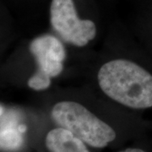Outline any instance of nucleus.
<instances>
[{"instance_id": "nucleus-5", "label": "nucleus", "mask_w": 152, "mask_h": 152, "mask_svg": "<svg viewBox=\"0 0 152 152\" xmlns=\"http://www.w3.org/2000/svg\"><path fill=\"white\" fill-rule=\"evenodd\" d=\"M86 144L61 127L50 130L46 137V146L50 152H90Z\"/></svg>"}, {"instance_id": "nucleus-7", "label": "nucleus", "mask_w": 152, "mask_h": 152, "mask_svg": "<svg viewBox=\"0 0 152 152\" xmlns=\"http://www.w3.org/2000/svg\"><path fill=\"white\" fill-rule=\"evenodd\" d=\"M119 152H145V151H143L141 149H139V148H128V149H125L124 151H121Z\"/></svg>"}, {"instance_id": "nucleus-6", "label": "nucleus", "mask_w": 152, "mask_h": 152, "mask_svg": "<svg viewBox=\"0 0 152 152\" xmlns=\"http://www.w3.org/2000/svg\"><path fill=\"white\" fill-rule=\"evenodd\" d=\"M23 132L20 125L6 123L0 129V150L4 151H15L19 150L23 144Z\"/></svg>"}, {"instance_id": "nucleus-3", "label": "nucleus", "mask_w": 152, "mask_h": 152, "mask_svg": "<svg viewBox=\"0 0 152 152\" xmlns=\"http://www.w3.org/2000/svg\"><path fill=\"white\" fill-rule=\"evenodd\" d=\"M30 52L37 64V70L28 80V86L35 91L50 87L52 79L64 70L66 50L58 37L43 35L36 37L30 44Z\"/></svg>"}, {"instance_id": "nucleus-1", "label": "nucleus", "mask_w": 152, "mask_h": 152, "mask_svg": "<svg viewBox=\"0 0 152 152\" xmlns=\"http://www.w3.org/2000/svg\"><path fill=\"white\" fill-rule=\"evenodd\" d=\"M98 86L113 101L133 109L152 107V75L134 62L110 60L97 73Z\"/></svg>"}, {"instance_id": "nucleus-8", "label": "nucleus", "mask_w": 152, "mask_h": 152, "mask_svg": "<svg viewBox=\"0 0 152 152\" xmlns=\"http://www.w3.org/2000/svg\"><path fill=\"white\" fill-rule=\"evenodd\" d=\"M3 113H4V108H3L2 106H0V117L3 115Z\"/></svg>"}, {"instance_id": "nucleus-2", "label": "nucleus", "mask_w": 152, "mask_h": 152, "mask_svg": "<svg viewBox=\"0 0 152 152\" xmlns=\"http://www.w3.org/2000/svg\"><path fill=\"white\" fill-rule=\"evenodd\" d=\"M52 118L58 127L65 129L87 145L104 148L116 139L114 129L82 104L62 101L53 107Z\"/></svg>"}, {"instance_id": "nucleus-4", "label": "nucleus", "mask_w": 152, "mask_h": 152, "mask_svg": "<svg viewBox=\"0 0 152 152\" xmlns=\"http://www.w3.org/2000/svg\"><path fill=\"white\" fill-rule=\"evenodd\" d=\"M50 22L65 42L78 48L86 46L96 36V24L79 17L74 0H52Z\"/></svg>"}]
</instances>
